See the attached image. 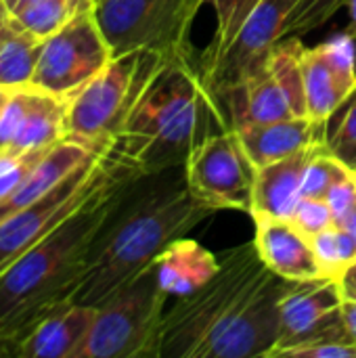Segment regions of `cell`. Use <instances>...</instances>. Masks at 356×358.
Returning a JSON list of instances; mask_svg holds the SVG:
<instances>
[{
  "label": "cell",
  "instance_id": "obj_20",
  "mask_svg": "<svg viewBox=\"0 0 356 358\" xmlns=\"http://www.w3.org/2000/svg\"><path fill=\"white\" fill-rule=\"evenodd\" d=\"M218 254L204 248L199 241L185 237L174 239L155 260L159 287L170 298H183L206 285L218 271Z\"/></svg>",
  "mask_w": 356,
  "mask_h": 358
},
{
  "label": "cell",
  "instance_id": "obj_15",
  "mask_svg": "<svg viewBox=\"0 0 356 358\" xmlns=\"http://www.w3.org/2000/svg\"><path fill=\"white\" fill-rule=\"evenodd\" d=\"M256 250L264 264L285 281L323 279L311 237L285 218H254Z\"/></svg>",
  "mask_w": 356,
  "mask_h": 358
},
{
  "label": "cell",
  "instance_id": "obj_29",
  "mask_svg": "<svg viewBox=\"0 0 356 358\" xmlns=\"http://www.w3.org/2000/svg\"><path fill=\"white\" fill-rule=\"evenodd\" d=\"M290 222L302 231L306 237H315L321 231L334 227V214L323 197H300L298 206L294 208V214L290 216Z\"/></svg>",
  "mask_w": 356,
  "mask_h": 358
},
{
  "label": "cell",
  "instance_id": "obj_5",
  "mask_svg": "<svg viewBox=\"0 0 356 358\" xmlns=\"http://www.w3.org/2000/svg\"><path fill=\"white\" fill-rule=\"evenodd\" d=\"M168 59L151 48L113 57L69 99L65 138L82 143L97 153H107L138 96Z\"/></svg>",
  "mask_w": 356,
  "mask_h": 358
},
{
  "label": "cell",
  "instance_id": "obj_1",
  "mask_svg": "<svg viewBox=\"0 0 356 358\" xmlns=\"http://www.w3.org/2000/svg\"><path fill=\"white\" fill-rule=\"evenodd\" d=\"M216 275L166 308L157 358L271 357L281 300L292 281L275 275L248 241L218 254Z\"/></svg>",
  "mask_w": 356,
  "mask_h": 358
},
{
  "label": "cell",
  "instance_id": "obj_33",
  "mask_svg": "<svg viewBox=\"0 0 356 358\" xmlns=\"http://www.w3.org/2000/svg\"><path fill=\"white\" fill-rule=\"evenodd\" d=\"M13 31H17V25H15V21H13V13H10V8L6 6V2L0 0V42H2L4 38H8Z\"/></svg>",
  "mask_w": 356,
  "mask_h": 358
},
{
  "label": "cell",
  "instance_id": "obj_17",
  "mask_svg": "<svg viewBox=\"0 0 356 358\" xmlns=\"http://www.w3.org/2000/svg\"><path fill=\"white\" fill-rule=\"evenodd\" d=\"M241 145L256 168L290 157L302 149L327 143V124L308 115L287 117L266 124H250L237 128Z\"/></svg>",
  "mask_w": 356,
  "mask_h": 358
},
{
  "label": "cell",
  "instance_id": "obj_27",
  "mask_svg": "<svg viewBox=\"0 0 356 358\" xmlns=\"http://www.w3.org/2000/svg\"><path fill=\"white\" fill-rule=\"evenodd\" d=\"M348 0H300L285 21V36L308 34L323 27Z\"/></svg>",
  "mask_w": 356,
  "mask_h": 358
},
{
  "label": "cell",
  "instance_id": "obj_36",
  "mask_svg": "<svg viewBox=\"0 0 356 358\" xmlns=\"http://www.w3.org/2000/svg\"><path fill=\"white\" fill-rule=\"evenodd\" d=\"M336 227L346 229L350 235H355L356 237V206L350 210V212H348V214H346V216H344V218H342V220H340V222H338V224H336Z\"/></svg>",
  "mask_w": 356,
  "mask_h": 358
},
{
  "label": "cell",
  "instance_id": "obj_14",
  "mask_svg": "<svg viewBox=\"0 0 356 358\" xmlns=\"http://www.w3.org/2000/svg\"><path fill=\"white\" fill-rule=\"evenodd\" d=\"M306 113L327 124L356 90V38L346 29L302 50Z\"/></svg>",
  "mask_w": 356,
  "mask_h": 358
},
{
  "label": "cell",
  "instance_id": "obj_9",
  "mask_svg": "<svg viewBox=\"0 0 356 358\" xmlns=\"http://www.w3.org/2000/svg\"><path fill=\"white\" fill-rule=\"evenodd\" d=\"M124 178H134L105 155H94L73 170L65 180L50 189L34 206L17 212L0 224V273L15 260L25 256L61 222L76 214L107 185Z\"/></svg>",
  "mask_w": 356,
  "mask_h": 358
},
{
  "label": "cell",
  "instance_id": "obj_38",
  "mask_svg": "<svg viewBox=\"0 0 356 358\" xmlns=\"http://www.w3.org/2000/svg\"><path fill=\"white\" fill-rule=\"evenodd\" d=\"M13 90H15V88H6V86H0V115H2V109H4V105H6V101L10 99Z\"/></svg>",
  "mask_w": 356,
  "mask_h": 358
},
{
  "label": "cell",
  "instance_id": "obj_39",
  "mask_svg": "<svg viewBox=\"0 0 356 358\" xmlns=\"http://www.w3.org/2000/svg\"><path fill=\"white\" fill-rule=\"evenodd\" d=\"M4 2H6V6H8V8H10V13H13L15 8H19V6H21L23 2H27V0H4Z\"/></svg>",
  "mask_w": 356,
  "mask_h": 358
},
{
  "label": "cell",
  "instance_id": "obj_18",
  "mask_svg": "<svg viewBox=\"0 0 356 358\" xmlns=\"http://www.w3.org/2000/svg\"><path fill=\"white\" fill-rule=\"evenodd\" d=\"M94 155H105V153H97L90 147L69 138L57 143L34 166V170L23 178V182L4 201H0V224L10 216H15L17 212L34 206L50 189H55L61 180H65L73 170H78L84 162H88Z\"/></svg>",
  "mask_w": 356,
  "mask_h": 358
},
{
  "label": "cell",
  "instance_id": "obj_32",
  "mask_svg": "<svg viewBox=\"0 0 356 358\" xmlns=\"http://www.w3.org/2000/svg\"><path fill=\"white\" fill-rule=\"evenodd\" d=\"M342 317H344V325H346L348 336L356 342V300H353V298H344Z\"/></svg>",
  "mask_w": 356,
  "mask_h": 358
},
{
  "label": "cell",
  "instance_id": "obj_7",
  "mask_svg": "<svg viewBox=\"0 0 356 358\" xmlns=\"http://www.w3.org/2000/svg\"><path fill=\"white\" fill-rule=\"evenodd\" d=\"M302 50L304 44L298 36L281 38L269 59L218 101L229 128L308 115Z\"/></svg>",
  "mask_w": 356,
  "mask_h": 358
},
{
  "label": "cell",
  "instance_id": "obj_22",
  "mask_svg": "<svg viewBox=\"0 0 356 358\" xmlns=\"http://www.w3.org/2000/svg\"><path fill=\"white\" fill-rule=\"evenodd\" d=\"M92 6L94 0H27L13 10V21L17 29L46 40L82 10Z\"/></svg>",
  "mask_w": 356,
  "mask_h": 358
},
{
  "label": "cell",
  "instance_id": "obj_37",
  "mask_svg": "<svg viewBox=\"0 0 356 358\" xmlns=\"http://www.w3.org/2000/svg\"><path fill=\"white\" fill-rule=\"evenodd\" d=\"M346 8H348V27H346V31L356 38V0H348Z\"/></svg>",
  "mask_w": 356,
  "mask_h": 358
},
{
  "label": "cell",
  "instance_id": "obj_16",
  "mask_svg": "<svg viewBox=\"0 0 356 358\" xmlns=\"http://www.w3.org/2000/svg\"><path fill=\"white\" fill-rule=\"evenodd\" d=\"M321 147H327V143L302 149L290 157L256 168L250 216L252 218L269 216V218L290 220V216L294 214V208L298 206L302 197L306 168L313 155Z\"/></svg>",
  "mask_w": 356,
  "mask_h": 358
},
{
  "label": "cell",
  "instance_id": "obj_6",
  "mask_svg": "<svg viewBox=\"0 0 356 358\" xmlns=\"http://www.w3.org/2000/svg\"><path fill=\"white\" fill-rule=\"evenodd\" d=\"M168 300L153 264L97 306L76 358H157V334Z\"/></svg>",
  "mask_w": 356,
  "mask_h": 358
},
{
  "label": "cell",
  "instance_id": "obj_23",
  "mask_svg": "<svg viewBox=\"0 0 356 358\" xmlns=\"http://www.w3.org/2000/svg\"><path fill=\"white\" fill-rule=\"evenodd\" d=\"M44 40L17 29L0 42V86H31Z\"/></svg>",
  "mask_w": 356,
  "mask_h": 358
},
{
  "label": "cell",
  "instance_id": "obj_11",
  "mask_svg": "<svg viewBox=\"0 0 356 358\" xmlns=\"http://www.w3.org/2000/svg\"><path fill=\"white\" fill-rule=\"evenodd\" d=\"M191 191L212 210H252L256 166L237 130L227 128L199 143L183 164Z\"/></svg>",
  "mask_w": 356,
  "mask_h": 358
},
{
  "label": "cell",
  "instance_id": "obj_8",
  "mask_svg": "<svg viewBox=\"0 0 356 358\" xmlns=\"http://www.w3.org/2000/svg\"><path fill=\"white\" fill-rule=\"evenodd\" d=\"M204 0H94L97 21L113 57L136 48L193 57L191 27Z\"/></svg>",
  "mask_w": 356,
  "mask_h": 358
},
{
  "label": "cell",
  "instance_id": "obj_4",
  "mask_svg": "<svg viewBox=\"0 0 356 358\" xmlns=\"http://www.w3.org/2000/svg\"><path fill=\"white\" fill-rule=\"evenodd\" d=\"M128 180L132 178L107 185L0 273V338L21 344L42 319L73 300L92 239L109 214L115 191Z\"/></svg>",
  "mask_w": 356,
  "mask_h": 358
},
{
  "label": "cell",
  "instance_id": "obj_25",
  "mask_svg": "<svg viewBox=\"0 0 356 358\" xmlns=\"http://www.w3.org/2000/svg\"><path fill=\"white\" fill-rule=\"evenodd\" d=\"M204 2L214 8L216 29H214L212 42L199 55V59H208V57L218 55L235 38V34L239 31L245 17L256 8V4L260 0H204Z\"/></svg>",
  "mask_w": 356,
  "mask_h": 358
},
{
  "label": "cell",
  "instance_id": "obj_2",
  "mask_svg": "<svg viewBox=\"0 0 356 358\" xmlns=\"http://www.w3.org/2000/svg\"><path fill=\"white\" fill-rule=\"evenodd\" d=\"M214 212L191 191L183 166L124 182L92 239L86 271L71 302L101 306L153 266L166 245Z\"/></svg>",
  "mask_w": 356,
  "mask_h": 358
},
{
  "label": "cell",
  "instance_id": "obj_21",
  "mask_svg": "<svg viewBox=\"0 0 356 358\" xmlns=\"http://www.w3.org/2000/svg\"><path fill=\"white\" fill-rule=\"evenodd\" d=\"M67 109L69 101L38 90L34 105L23 117L19 130L13 136L8 153H27L34 149H48L67 136Z\"/></svg>",
  "mask_w": 356,
  "mask_h": 358
},
{
  "label": "cell",
  "instance_id": "obj_10",
  "mask_svg": "<svg viewBox=\"0 0 356 358\" xmlns=\"http://www.w3.org/2000/svg\"><path fill=\"white\" fill-rule=\"evenodd\" d=\"M111 59L94 6L86 8L44 40L31 86L69 101Z\"/></svg>",
  "mask_w": 356,
  "mask_h": 358
},
{
  "label": "cell",
  "instance_id": "obj_26",
  "mask_svg": "<svg viewBox=\"0 0 356 358\" xmlns=\"http://www.w3.org/2000/svg\"><path fill=\"white\" fill-rule=\"evenodd\" d=\"M346 164H342L327 147H321L304 174V185H302V197H327L329 189L350 172Z\"/></svg>",
  "mask_w": 356,
  "mask_h": 358
},
{
  "label": "cell",
  "instance_id": "obj_34",
  "mask_svg": "<svg viewBox=\"0 0 356 358\" xmlns=\"http://www.w3.org/2000/svg\"><path fill=\"white\" fill-rule=\"evenodd\" d=\"M338 281H340V287H342L344 298H353V300H356V262L346 268V273H344Z\"/></svg>",
  "mask_w": 356,
  "mask_h": 358
},
{
  "label": "cell",
  "instance_id": "obj_35",
  "mask_svg": "<svg viewBox=\"0 0 356 358\" xmlns=\"http://www.w3.org/2000/svg\"><path fill=\"white\" fill-rule=\"evenodd\" d=\"M21 352V344L13 342V340H4L0 338V358L2 357H19Z\"/></svg>",
  "mask_w": 356,
  "mask_h": 358
},
{
  "label": "cell",
  "instance_id": "obj_3",
  "mask_svg": "<svg viewBox=\"0 0 356 358\" xmlns=\"http://www.w3.org/2000/svg\"><path fill=\"white\" fill-rule=\"evenodd\" d=\"M227 128L197 59L174 57L143 90L105 157L134 178L149 176L183 166L199 143Z\"/></svg>",
  "mask_w": 356,
  "mask_h": 358
},
{
  "label": "cell",
  "instance_id": "obj_12",
  "mask_svg": "<svg viewBox=\"0 0 356 358\" xmlns=\"http://www.w3.org/2000/svg\"><path fill=\"white\" fill-rule=\"evenodd\" d=\"M298 2L260 0L218 55L197 59L199 76L216 103L269 59L273 46L285 38V21Z\"/></svg>",
  "mask_w": 356,
  "mask_h": 358
},
{
  "label": "cell",
  "instance_id": "obj_19",
  "mask_svg": "<svg viewBox=\"0 0 356 358\" xmlns=\"http://www.w3.org/2000/svg\"><path fill=\"white\" fill-rule=\"evenodd\" d=\"M97 308L69 302L42 319L36 329L21 342L23 358H76L82 348Z\"/></svg>",
  "mask_w": 356,
  "mask_h": 358
},
{
  "label": "cell",
  "instance_id": "obj_28",
  "mask_svg": "<svg viewBox=\"0 0 356 358\" xmlns=\"http://www.w3.org/2000/svg\"><path fill=\"white\" fill-rule=\"evenodd\" d=\"M344 113L334 134L327 136V149L348 168L356 170V90L344 103Z\"/></svg>",
  "mask_w": 356,
  "mask_h": 358
},
{
  "label": "cell",
  "instance_id": "obj_13",
  "mask_svg": "<svg viewBox=\"0 0 356 358\" xmlns=\"http://www.w3.org/2000/svg\"><path fill=\"white\" fill-rule=\"evenodd\" d=\"M342 304L344 294L338 279L292 281L281 300L279 338L269 358H281L290 348L323 340L355 342L346 331Z\"/></svg>",
  "mask_w": 356,
  "mask_h": 358
},
{
  "label": "cell",
  "instance_id": "obj_30",
  "mask_svg": "<svg viewBox=\"0 0 356 358\" xmlns=\"http://www.w3.org/2000/svg\"><path fill=\"white\" fill-rule=\"evenodd\" d=\"M281 357L294 358H356V342L346 340H323L313 344H302L285 350Z\"/></svg>",
  "mask_w": 356,
  "mask_h": 358
},
{
  "label": "cell",
  "instance_id": "obj_24",
  "mask_svg": "<svg viewBox=\"0 0 356 358\" xmlns=\"http://www.w3.org/2000/svg\"><path fill=\"white\" fill-rule=\"evenodd\" d=\"M313 248L321 264L323 277L340 279L346 268L356 262V237L342 227H329L315 235Z\"/></svg>",
  "mask_w": 356,
  "mask_h": 358
},
{
  "label": "cell",
  "instance_id": "obj_31",
  "mask_svg": "<svg viewBox=\"0 0 356 358\" xmlns=\"http://www.w3.org/2000/svg\"><path fill=\"white\" fill-rule=\"evenodd\" d=\"M327 203L334 214V224H338L356 206V170L342 176L327 193Z\"/></svg>",
  "mask_w": 356,
  "mask_h": 358
}]
</instances>
